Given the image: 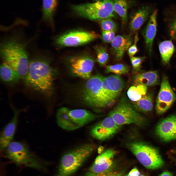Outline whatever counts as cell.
Instances as JSON below:
<instances>
[{
	"label": "cell",
	"mask_w": 176,
	"mask_h": 176,
	"mask_svg": "<svg viewBox=\"0 0 176 176\" xmlns=\"http://www.w3.org/2000/svg\"><path fill=\"white\" fill-rule=\"evenodd\" d=\"M100 25L102 30L111 31L114 32L117 29L115 22L111 18H107L99 20Z\"/></svg>",
	"instance_id": "cell-31"
},
{
	"label": "cell",
	"mask_w": 176,
	"mask_h": 176,
	"mask_svg": "<svg viewBox=\"0 0 176 176\" xmlns=\"http://www.w3.org/2000/svg\"><path fill=\"white\" fill-rule=\"evenodd\" d=\"M114 11L121 19L122 22L125 23L127 20L128 5L126 0H113Z\"/></svg>",
	"instance_id": "cell-27"
},
{
	"label": "cell",
	"mask_w": 176,
	"mask_h": 176,
	"mask_svg": "<svg viewBox=\"0 0 176 176\" xmlns=\"http://www.w3.org/2000/svg\"><path fill=\"white\" fill-rule=\"evenodd\" d=\"M144 176L143 175H140V176Z\"/></svg>",
	"instance_id": "cell-38"
},
{
	"label": "cell",
	"mask_w": 176,
	"mask_h": 176,
	"mask_svg": "<svg viewBox=\"0 0 176 176\" xmlns=\"http://www.w3.org/2000/svg\"><path fill=\"white\" fill-rule=\"evenodd\" d=\"M69 62L72 70L75 75L86 79L91 77L95 63L92 57L87 55L76 56L71 57Z\"/></svg>",
	"instance_id": "cell-13"
},
{
	"label": "cell",
	"mask_w": 176,
	"mask_h": 176,
	"mask_svg": "<svg viewBox=\"0 0 176 176\" xmlns=\"http://www.w3.org/2000/svg\"><path fill=\"white\" fill-rule=\"evenodd\" d=\"M129 67L128 65L122 64L107 66L105 70L106 73H112L115 75H120L128 73Z\"/></svg>",
	"instance_id": "cell-29"
},
{
	"label": "cell",
	"mask_w": 176,
	"mask_h": 176,
	"mask_svg": "<svg viewBox=\"0 0 176 176\" xmlns=\"http://www.w3.org/2000/svg\"><path fill=\"white\" fill-rule=\"evenodd\" d=\"M140 172L136 168L132 169L126 176H139Z\"/></svg>",
	"instance_id": "cell-36"
},
{
	"label": "cell",
	"mask_w": 176,
	"mask_h": 176,
	"mask_svg": "<svg viewBox=\"0 0 176 176\" xmlns=\"http://www.w3.org/2000/svg\"><path fill=\"white\" fill-rule=\"evenodd\" d=\"M127 145L139 162L146 168L155 169L163 165L164 161L158 151L154 147L139 142L129 143Z\"/></svg>",
	"instance_id": "cell-8"
},
{
	"label": "cell",
	"mask_w": 176,
	"mask_h": 176,
	"mask_svg": "<svg viewBox=\"0 0 176 176\" xmlns=\"http://www.w3.org/2000/svg\"><path fill=\"white\" fill-rule=\"evenodd\" d=\"M176 98V95L170 86L167 78L165 75H163L156 99L155 110L157 113L159 115L164 114L170 107Z\"/></svg>",
	"instance_id": "cell-12"
},
{
	"label": "cell",
	"mask_w": 176,
	"mask_h": 176,
	"mask_svg": "<svg viewBox=\"0 0 176 176\" xmlns=\"http://www.w3.org/2000/svg\"><path fill=\"white\" fill-rule=\"evenodd\" d=\"M14 114L10 121L5 126L0 133V149L1 151L4 150L13 139L18 121V116L20 110L13 109Z\"/></svg>",
	"instance_id": "cell-18"
},
{
	"label": "cell",
	"mask_w": 176,
	"mask_h": 176,
	"mask_svg": "<svg viewBox=\"0 0 176 176\" xmlns=\"http://www.w3.org/2000/svg\"><path fill=\"white\" fill-rule=\"evenodd\" d=\"M167 20L170 36L176 42V11Z\"/></svg>",
	"instance_id": "cell-30"
},
{
	"label": "cell",
	"mask_w": 176,
	"mask_h": 176,
	"mask_svg": "<svg viewBox=\"0 0 176 176\" xmlns=\"http://www.w3.org/2000/svg\"><path fill=\"white\" fill-rule=\"evenodd\" d=\"M132 104L138 112L147 113L151 111L153 107V95L150 92L147 93L139 100L132 101Z\"/></svg>",
	"instance_id": "cell-22"
},
{
	"label": "cell",
	"mask_w": 176,
	"mask_h": 176,
	"mask_svg": "<svg viewBox=\"0 0 176 176\" xmlns=\"http://www.w3.org/2000/svg\"><path fill=\"white\" fill-rule=\"evenodd\" d=\"M133 86L142 85L153 86L158 84L159 78L156 71L139 72L134 75L132 78Z\"/></svg>",
	"instance_id": "cell-20"
},
{
	"label": "cell",
	"mask_w": 176,
	"mask_h": 176,
	"mask_svg": "<svg viewBox=\"0 0 176 176\" xmlns=\"http://www.w3.org/2000/svg\"><path fill=\"white\" fill-rule=\"evenodd\" d=\"M121 126L117 124L113 118L108 117L99 122L91 128L90 133L93 138L100 141L105 140L113 136Z\"/></svg>",
	"instance_id": "cell-11"
},
{
	"label": "cell",
	"mask_w": 176,
	"mask_h": 176,
	"mask_svg": "<svg viewBox=\"0 0 176 176\" xmlns=\"http://www.w3.org/2000/svg\"><path fill=\"white\" fill-rule=\"evenodd\" d=\"M57 4V0H43L42 19L53 24V17Z\"/></svg>",
	"instance_id": "cell-24"
},
{
	"label": "cell",
	"mask_w": 176,
	"mask_h": 176,
	"mask_svg": "<svg viewBox=\"0 0 176 176\" xmlns=\"http://www.w3.org/2000/svg\"><path fill=\"white\" fill-rule=\"evenodd\" d=\"M53 72L46 58L36 56L29 61L28 73L24 79L29 87L44 95L49 96L53 89Z\"/></svg>",
	"instance_id": "cell-1"
},
{
	"label": "cell",
	"mask_w": 176,
	"mask_h": 176,
	"mask_svg": "<svg viewBox=\"0 0 176 176\" xmlns=\"http://www.w3.org/2000/svg\"><path fill=\"white\" fill-rule=\"evenodd\" d=\"M58 125L66 131L77 129L94 120V114L82 109L70 110L65 107L59 109L56 114Z\"/></svg>",
	"instance_id": "cell-3"
},
{
	"label": "cell",
	"mask_w": 176,
	"mask_h": 176,
	"mask_svg": "<svg viewBox=\"0 0 176 176\" xmlns=\"http://www.w3.org/2000/svg\"><path fill=\"white\" fill-rule=\"evenodd\" d=\"M130 57L132 66V73L135 74L141 72V65L145 57L133 56Z\"/></svg>",
	"instance_id": "cell-32"
},
{
	"label": "cell",
	"mask_w": 176,
	"mask_h": 176,
	"mask_svg": "<svg viewBox=\"0 0 176 176\" xmlns=\"http://www.w3.org/2000/svg\"><path fill=\"white\" fill-rule=\"evenodd\" d=\"M157 13V10L153 11L143 33L146 48L150 55L152 53L153 43L156 32Z\"/></svg>",
	"instance_id": "cell-19"
},
{
	"label": "cell",
	"mask_w": 176,
	"mask_h": 176,
	"mask_svg": "<svg viewBox=\"0 0 176 176\" xmlns=\"http://www.w3.org/2000/svg\"><path fill=\"white\" fill-rule=\"evenodd\" d=\"M114 32L111 31L102 30L101 37L103 41L105 42H112L115 37Z\"/></svg>",
	"instance_id": "cell-33"
},
{
	"label": "cell",
	"mask_w": 176,
	"mask_h": 176,
	"mask_svg": "<svg viewBox=\"0 0 176 176\" xmlns=\"http://www.w3.org/2000/svg\"><path fill=\"white\" fill-rule=\"evenodd\" d=\"M115 154L111 149L106 150L96 158L88 169L86 176H91L108 171L111 170Z\"/></svg>",
	"instance_id": "cell-15"
},
{
	"label": "cell",
	"mask_w": 176,
	"mask_h": 176,
	"mask_svg": "<svg viewBox=\"0 0 176 176\" xmlns=\"http://www.w3.org/2000/svg\"><path fill=\"white\" fill-rule=\"evenodd\" d=\"M147 87L143 85L132 86L127 91V96L132 101H136L147 93Z\"/></svg>",
	"instance_id": "cell-26"
},
{
	"label": "cell",
	"mask_w": 176,
	"mask_h": 176,
	"mask_svg": "<svg viewBox=\"0 0 176 176\" xmlns=\"http://www.w3.org/2000/svg\"><path fill=\"white\" fill-rule=\"evenodd\" d=\"M124 86L123 80L120 75H112L104 77L103 90L111 105L117 99Z\"/></svg>",
	"instance_id": "cell-14"
},
{
	"label": "cell",
	"mask_w": 176,
	"mask_h": 176,
	"mask_svg": "<svg viewBox=\"0 0 176 176\" xmlns=\"http://www.w3.org/2000/svg\"><path fill=\"white\" fill-rule=\"evenodd\" d=\"M72 8L78 15L92 20L111 18L114 16L112 0H103L74 5Z\"/></svg>",
	"instance_id": "cell-7"
},
{
	"label": "cell",
	"mask_w": 176,
	"mask_h": 176,
	"mask_svg": "<svg viewBox=\"0 0 176 176\" xmlns=\"http://www.w3.org/2000/svg\"><path fill=\"white\" fill-rule=\"evenodd\" d=\"M131 34L116 36L111 43V51L115 59L121 60L132 43Z\"/></svg>",
	"instance_id": "cell-17"
},
{
	"label": "cell",
	"mask_w": 176,
	"mask_h": 176,
	"mask_svg": "<svg viewBox=\"0 0 176 176\" xmlns=\"http://www.w3.org/2000/svg\"><path fill=\"white\" fill-rule=\"evenodd\" d=\"M4 150L7 157L17 165H23L39 170H42L44 168L40 161L21 143L11 142Z\"/></svg>",
	"instance_id": "cell-9"
},
{
	"label": "cell",
	"mask_w": 176,
	"mask_h": 176,
	"mask_svg": "<svg viewBox=\"0 0 176 176\" xmlns=\"http://www.w3.org/2000/svg\"><path fill=\"white\" fill-rule=\"evenodd\" d=\"M156 135L165 142L176 139V114H173L161 120L155 128Z\"/></svg>",
	"instance_id": "cell-16"
},
{
	"label": "cell",
	"mask_w": 176,
	"mask_h": 176,
	"mask_svg": "<svg viewBox=\"0 0 176 176\" xmlns=\"http://www.w3.org/2000/svg\"><path fill=\"white\" fill-rule=\"evenodd\" d=\"M159 176H172V175L170 172L165 171L162 173Z\"/></svg>",
	"instance_id": "cell-37"
},
{
	"label": "cell",
	"mask_w": 176,
	"mask_h": 176,
	"mask_svg": "<svg viewBox=\"0 0 176 176\" xmlns=\"http://www.w3.org/2000/svg\"><path fill=\"white\" fill-rule=\"evenodd\" d=\"M94 47L97 54L98 63L100 66H104L109 58L106 47L101 45H96Z\"/></svg>",
	"instance_id": "cell-28"
},
{
	"label": "cell",
	"mask_w": 176,
	"mask_h": 176,
	"mask_svg": "<svg viewBox=\"0 0 176 176\" xmlns=\"http://www.w3.org/2000/svg\"><path fill=\"white\" fill-rule=\"evenodd\" d=\"M109 115L120 126L133 124L142 127L146 122L144 118L124 97L120 99L116 105L110 112Z\"/></svg>",
	"instance_id": "cell-6"
},
{
	"label": "cell",
	"mask_w": 176,
	"mask_h": 176,
	"mask_svg": "<svg viewBox=\"0 0 176 176\" xmlns=\"http://www.w3.org/2000/svg\"><path fill=\"white\" fill-rule=\"evenodd\" d=\"M159 47L163 63L168 65L175 50L173 43L171 40L164 41L160 43Z\"/></svg>",
	"instance_id": "cell-25"
},
{
	"label": "cell",
	"mask_w": 176,
	"mask_h": 176,
	"mask_svg": "<svg viewBox=\"0 0 176 176\" xmlns=\"http://www.w3.org/2000/svg\"><path fill=\"white\" fill-rule=\"evenodd\" d=\"M100 35L94 32L76 31L65 33L55 40L58 45L63 46H75L86 44L98 38Z\"/></svg>",
	"instance_id": "cell-10"
},
{
	"label": "cell",
	"mask_w": 176,
	"mask_h": 176,
	"mask_svg": "<svg viewBox=\"0 0 176 176\" xmlns=\"http://www.w3.org/2000/svg\"><path fill=\"white\" fill-rule=\"evenodd\" d=\"M0 74L2 80L7 82H17L21 78L16 71L4 62L1 65Z\"/></svg>",
	"instance_id": "cell-23"
},
{
	"label": "cell",
	"mask_w": 176,
	"mask_h": 176,
	"mask_svg": "<svg viewBox=\"0 0 176 176\" xmlns=\"http://www.w3.org/2000/svg\"><path fill=\"white\" fill-rule=\"evenodd\" d=\"M104 77L99 74L88 79L82 90L81 96L87 105L98 109H103L111 105L102 88Z\"/></svg>",
	"instance_id": "cell-5"
},
{
	"label": "cell",
	"mask_w": 176,
	"mask_h": 176,
	"mask_svg": "<svg viewBox=\"0 0 176 176\" xmlns=\"http://www.w3.org/2000/svg\"><path fill=\"white\" fill-rule=\"evenodd\" d=\"M0 54L4 62L24 79L28 73L29 63L26 45L16 38H10L1 44Z\"/></svg>",
	"instance_id": "cell-2"
},
{
	"label": "cell",
	"mask_w": 176,
	"mask_h": 176,
	"mask_svg": "<svg viewBox=\"0 0 176 176\" xmlns=\"http://www.w3.org/2000/svg\"><path fill=\"white\" fill-rule=\"evenodd\" d=\"M121 174L111 171V170L107 172L91 176H121Z\"/></svg>",
	"instance_id": "cell-35"
},
{
	"label": "cell",
	"mask_w": 176,
	"mask_h": 176,
	"mask_svg": "<svg viewBox=\"0 0 176 176\" xmlns=\"http://www.w3.org/2000/svg\"><path fill=\"white\" fill-rule=\"evenodd\" d=\"M94 151L88 143L84 144L69 151L62 157L56 176H69L81 166Z\"/></svg>",
	"instance_id": "cell-4"
},
{
	"label": "cell",
	"mask_w": 176,
	"mask_h": 176,
	"mask_svg": "<svg viewBox=\"0 0 176 176\" xmlns=\"http://www.w3.org/2000/svg\"><path fill=\"white\" fill-rule=\"evenodd\" d=\"M151 10L150 8L145 6L141 8L135 13L130 24V28L132 32H137L147 20Z\"/></svg>",
	"instance_id": "cell-21"
},
{
	"label": "cell",
	"mask_w": 176,
	"mask_h": 176,
	"mask_svg": "<svg viewBox=\"0 0 176 176\" xmlns=\"http://www.w3.org/2000/svg\"><path fill=\"white\" fill-rule=\"evenodd\" d=\"M139 40L138 34V32H137L134 37L133 44L129 47L128 50V54L130 57H133L138 52L137 44Z\"/></svg>",
	"instance_id": "cell-34"
},
{
	"label": "cell",
	"mask_w": 176,
	"mask_h": 176,
	"mask_svg": "<svg viewBox=\"0 0 176 176\" xmlns=\"http://www.w3.org/2000/svg\"></svg>",
	"instance_id": "cell-39"
}]
</instances>
